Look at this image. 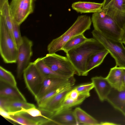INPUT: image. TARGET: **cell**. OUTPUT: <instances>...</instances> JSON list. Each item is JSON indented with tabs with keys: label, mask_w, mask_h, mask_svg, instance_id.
<instances>
[{
	"label": "cell",
	"mask_w": 125,
	"mask_h": 125,
	"mask_svg": "<svg viewBox=\"0 0 125 125\" xmlns=\"http://www.w3.org/2000/svg\"><path fill=\"white\" fill-rule=\"evenodd\" d=\"M19 112L25 113L33 117H42L50 120L52 122L51 119L45 115L41 110L38 108H37L36 107L28 109L22 108L20 110L16 112H13V113L14 114Z\"/></svg>",
	"instance_id": "cell-29"
},
{
	"label": "cell",
	"mask_w": 125,
	"mask_h": 125,
	"mask_svg": "<svg viewBox=\"0 0 125 125\" xmlns=\"http://www.w3.org/2000/svg\"><path fill=\"white\" fill-rule=\"evenodd\" d=\"M18 48L2 17H0V53L6 63L17 62Z\"/></svg>",
	"instance_id": "cell-4"
},
{
	"label": "cell",
	"mask_w": 125,
	"mask_h": 125,
	"mask_svg": "<svg viewBox=\"0 0 125 125\" xmlns=\"http://www.w3.org/2000/svg\"><path fill=\"white\" fill-rule=\"evenodd\" d=\"M75 82H73L64 84L47 93L37 101L38 108L43 107L49 101L58 93L73 87Z\"/></svg>",
	"instance_id": "cell-21"
},
{
	"label": "cell",
	"mask_w": 125,
	"mask_h": 125,
	"mask_svg": "<svg viewBox=\"0 0 125 125\" xmlns=\"http://www.w3.org/2000/svg\"><path fill=\"white\" fill-rule=\"evenodd\" d=\"M88 39V38L84 35V33L77 35L67 42L63 46L61 50L66 53L70 50L84 42Z\"/></svg>",
	"instance_id": "cell-26"
},
{
	"label": "cell",
	"mask_w": 125,
	"mask_h": 125,
	"mask_svg": "<svg viewBox=\"0 0 125 125\" xmlns=\"http://www.w3.org/2000/svg\"><path fill=\"white\" fill-rule=\"evenodd\" d=\"M75 81L74 76L70 77L53 76L42 79L41 85L35 96V100L37 101L47 93L64 84Z\"/></svg>",
	"instance_id": "cell-9"
},
{
	"label": "cell",
	"mask_w": 125,
	"mask_h": 125,
	"mask_svg": "<svg viewBox=\"0 0 125 125\" xmlns=\"http://www.w3.org/2000/svg\"><path fill=\"white\" fill-rule=\"evenodd\" d=\"M0 115L5 119L10 120L14 122V120L11 117L10 114L9 112L0 108Z\"/></svg>",
	"instance_id": "cell-33"
},
{
	"label": "cell",
	"mask_w": 125,
	"mask_h": 125,
	"mask_svg": "<svg viewBox=\"0 0 125 125\" xmlns=\"http://www.w3.org/2000/svg\"><path fill=\"white\" fill-rule=\"evenodd\" d=\"M0 82L14 87H17V83L12 73L2 66H0Z\"/></svg>",
	"instance_id": "cell-27"
},
{
	"label": "cell",
	"mask_w": 125,
	"mask_h": 125,
	"mask_svg": "<svg viewBox=\"0 0 125 125\" xmlns=\"http://www.w3.org/2000/svg\"><path fill=\"white\" fill-rule=\"evenodd\" d=\"M87 98L86 96L82 95H81L76 99H73L65 97L60 107L57 111L54 113L64 109L71 108L73 106L79 105L82 103Z\"/></svg>",
	"instance_id": "cell-28"
},
{
	"label": "cell",
	"mask_w": 125,
	"mask_h": 125,
	"mask_svg": "<svg viewBox=\"0 0 125 125\" xmlns=\"http://www.w3.org/2000/svg\"><path fill=\"white\" fill-rule=\"evenodd\" d=\"M14 122L23 125H45L47 120L43 117H33L24 113H17L10 115Z\"/></svg>",
	"instance_id": "cell-16"
},
{
	"label": "cell",
	"mask_w": 125,
	"mask_h": 125,
	"mask_svg": "<svg viewBox=\"0 0 125 125\" xmlns=\"http://www.w3.org/2000/svg\"><path fill=\"white\" fill-rule=\"evenodd\" d=\"M91 80L100 100L103 101L106 100L113 88L106 78L96 76L92 77Z\"/></svg>",
	"instance_id": "cell-13"
},
{
	"label": "cell",
	"mask_w": 125,
	"mask_h": 125,
	"mask_svg": "<svg viewBox=\"0 0 125 125\" xmlns=\"http://www.w3.org/2000/svg\"><path fill=\"white\" fill-rule=\"evenodd\" d=\"M92 33L93 38L100 42L114 59L116 65L125 67V48L123 43L109 38L94 30Z\"/></svg>",
	"instance_id": "cell-5"
},
{
	"label": "cell",
	"mask_w": 125,
	"mask_h": 125,
	"mask_svg": "<svg viewBox=\"0 0 125 125\" xmlns=\"http://www.w3.org/2000/svg\"><path fill=\"white\" fill-rule=\"evenodd\" d=\"M60 92L54 96L44 106L38 108L47 114H52L57 111L60 107L68 92L73 88Z\"/></svg>",
	"instance_id": "cell-17"
},
{
	"label": "cell",
	"mask_w": 125,
	"mask_h": 125,
	"mask_svg": "<svg viewBox=\"0 0 125 125\" xmlns=\"http://www.w3.org/2000/svg\"><path fill=\"white\" fill-rule=\"evenodd\" d=\"M73 112L78 125H100L97 120L79 107L75 108Z\"/></svg>",
	"instance_id": "cell-23"
},
{
	"label": "cell",
	"mask_w": 125,
	"mask_h": 125,
	"mask_svg": "<svg viewBox=\"0 0 125 125\" xmlns=\"http://www.w3.org/2000/svg\"><path fill=\"white\" fill-rule=\"evenodd\" d=\"M0 82L1 86L0 87V97L27 102L25 97L17 87H13Z\"/></svg>",
	"instance_id": "cell-18"
},
{
	"label": "cell",
	"mask_w": 125,
	"mask_h": 125,
	"mask_svg": "<svg viewBox=\"0 0 125 125\" xmlns=\"http://www.w3.org/2000/svg\"><path fill=\"white\" fill-rule=\"evenodd\" d=\"M81 95L73 87L68 92L65 97L73 99H76L78 98Z\"/></svg>",
	"instance_id": "cell-32"
},
{
	"label": "cell",
	"mask_w": 125,
	"mask_h": 125,
	"mask_svg": "<svg viewBox=\"0 0 125 125\" xmlns=\"http://www.w3.org/2000/svg\"><path fill=\"white\" fill-rule=\"evenodd\" d=\"M34 0H11L9 4L12 19L20 25L34 11Z\"/></svg>",
	"instance_id": "cell-7"
},
{
	"label": "cell",
	"mask_w": 125,
	"mask_h": 125,
	"mask_svg": "<svg viewBox=\"0 0 125 125\" xmlns=\"http://www.w3.org/2000/svg\"><path fill=\"white\" fill-rule=\"evenodd\" d=\"M123 6L124 10L125 11V0H123Z\"/></svg>",
	"instance_id": "cell-36"
},
{
	"label": "cell",
	"mask_w": 125,
	"mask_h": 125,
	"mask_svg": "<svg viewBox=\"0 0 125 125\" xmlns=\"http://www.w3.org/2000/svg\"><path fill=\"white\" fill-rule=\"evenodd\" d=\"M23 76L26 87L34 96L37 93L42 78L33 62H30L24 70Z\"/></svg>",
	"instance_id": "cell-10"
},
{
	"label": "cell",
	"mask_w": 125,
	"mask_h": 125,
	"mask_svg": "<svg viewBox=\"0 0 125 125\" xmlns=\"http://www.w3.org/2000/svg\"><path fill=\"white\" fill-rule=\"evenodd\" d=\"M109 53L108 51L105 49L94 54L90 57L86 65V73L87 75L90 71L102 63Z\"/></svg>",
	"instance_id": "cell-22"
},
{
	"label": "cell",
	"mask_w": 125,
	"mask_h": 125,
	"mask_svg": "<svg viewBox=\"0 0 125 125\" xmlns=\"http://www.w3.org/2000/svg\"><path fill=\"white\" fill-rule=\"evenodd\" d=\"M33 62L39 71L42 79L46 77L53 76L67 77L58 74L52 71L44 62L42 57L38 58Z\"/></svg>",
	"instance_id": "cell-25"
},
{
	"label": "cell",
	"mask_w": 125,
	"mask_h": 125,
	"mask_svg": "<svg viewBox=\"0 0 125 125\" xmlns=\"http://www.w3.org/2000/svg\"><path fill=\"white\" fill-rule=\"evenodd\" d=\"M103 3L90 2L79 1L73 3L72 9L81 13H95L102 8Z\"/></svg>",
	"instance_id": "cell-20"
},
{
	"label": "cell",
	"mask_w": 125,
	"mask_h": 125,
	"mask_svg": "<svg viewBox=\"0 0 125 125\" xmlns=\"http://www.w3.org/2000/svg\"><path fill=\"white\" fill-rule=\"evenodd\" d=\"M33 42L27 37H22V42L18 48L17 59V78L20 79L24 70L30 63L33 54Z\"/></svg>",
	"instance_id": "cell-8"
},
{
	"label": "cell",
	"mask_w": 125,
	"mask_h": 125,
	"mask_svg": "<svg viewBox=\"0 0 125 125\" xmlns=\"http://www.w3.org/2000/svg\"><path fill=\"white\" fill-rule=\"evenodd\" d=\"M112 88L119 91L124 89L122 67L116 65L111 68L106 77Z\"/></svg>",
	"instance_id": "cell-19"
},
{
	"label": "cell",
	"mask_w": 125,
	"mask_h": 125,
	"mask_svg": "<svg viewBox=\"0 0 125 125\" xmlns=\"http://www.w3.org/2000/svg\"><path fill=\"white\" fill-rule=\"evenodd\" d=\"M12 20V36L18 48L21 44L22 42V37L21 36L20 31V25L18 24L14 20Z\"/></svg>",
	"instance_id": "cell-31"
},
{
	"label": "cell",
	"mask_w": 125,
	"mask_h": 125,
	"mask_svg": "<svg viewBox=\"0 0 125 125\" xmlns=\"http://www.w3.org/2000/svg\"><path fill=\"white\" fill-rule=\"evenodd\" d=\"M102 9L111 17L122 29L125 24L123 0H104Z\"/></svg>",
	"instance_id": "cell-11"
},
{
	"label": "cell",
	"mask_w": 125,
	"mask_h": 125,
	"mask_svg": "<svg viewBox=\"0 0 125 125\" xmlns=\"http://www.w3.org/2000/svg\"><path fill=\"white\" fill-rule=\"evenodd\" d=\"M42 57L44 62L52 71L62 76L70 77L76 73L73 66L67 56L54 53H48Z\"/></svg>",
	"instance_id": "cell-6"
},
{
	"label": "cell",
	"mask_w": 125,
	"mask_h": 125,
	"mask_svg": "<svg viewBox=\"0 0 125 125\" xmlns=\"http://www.w3.org/2000/svg\"><path fill=\"white\" fill-rule=\"evenodd\" d=\"M0 15L3 18L8 29L13 37V20L8 0H0Z\"/></svg>",
	"instance_id": "cell-24"
},
{
	"label": "cell",
	"mask_w": 125,
	"mask_h": 125,
	"mask_svg": "<svg viewBox=\"0 0 125 125\" xmlns=\"http://www.w3.org/2000/svg\"><path fill=\"white\" fill-rule=\"evenodd\" d=\"M120 41L125 44V24L122 29Z\"/></svg>",
	"instance_id": "cell-34"
},
{
	"label": "cell",
	"mask_w": 125,
	"mask_h": 125,
	"mask_svg": "<svg viewBox=\"0 0 125 125\" xmlns=\"http://www.w3.org/2000/svg\"><path fill=\"white\" fill-rule=\"evenodd\" d=\"M34 107H36L34 104L27 102L0 97V108L8 112H16L22 108L28 109Z\"/></svg>",
	"instance_id": "cell-14"
},
{
	"label": "cell",
	"mask_w": 125,
	"mask_h": 125,
	"mask_svg": "<svg viewBox=\"0 0 125 125\" xmlns=\"http://www.w3.org/2000/svg\"><path fill=\"white\" fill-rule=\"evenodd\" d=\"M106 100L125 116V90L119 91L113 88Z\"/></svg>",
	"instance_id": "cell-15"
},
{
	"label": "cell",
	"mask_w": 125,
	"mask_h": 125,
	"mask_svg": "<svg viewBox=\"0 0 125 125\" xmlns=\"http://www.w3.org/2000/svg\"><path fill=\"white\" fill-rule=\"evenodd\" d=\"M74 88L80 94L85 96L87 98L90 96V91L94 88V85L92 82L80 84Z\"/></svg>",
	"instance_id": "cell-30"
},
{
	"label": "cell",
	"mask_w": 125,
	"mask_h": 125,
	"mask_svg": "<svg viewBox=\"0 0 125 125\" xmlns=\"http://www.w3.org/2000/svg\"><path fill=\"white\" fill-rule=\"evenodd\" d=\"M105 49L94 38H91L66 53L79 76H86V67L87 61L94 54Z\"/></svg>",
	"instance_id": "cell-1"
},
{
	"label": "cell",
	"mask_w": 125,
	"mask_h": 125,
	"mask_svg": "<svg viewBox=\"0 0 125 125\" xmlns=\"http://www.w3.org/2000/svg\"><path fill=\"white\" fill-rule=\"evenodd\" d=\"M91 19L94 30L109 38L120 41L122 29L102 9L94 13Z\"/></svg>",
	"instance_id": "cell-3"
},
{
	"label": "cell",
	"mask_w": 125,
	"mask_h": 125,
	"mask_svg": "<svg viewBox=\"0 0 125 125\" xmlns=\"http://www.w3.org/2000/svg\"><path fill=\"white\" fill-rule=\"evenodd\" d=\"M123 70V84L124 89L125 90V67H122Z\"/></svg>",
	"instance_id": "cell-35"
},
{
	"label": "cell",
	"mask_w": 125,
	"mask_h": 125,
	"mask_svg": "<svg viewBox=\"0 0 125 125\" xmlns=\"http://www.w3.org/2000/svg\"><path fill=\"white\" fill-rule=\"evenodd\" d=\"M52 125H78L73 111L71 108L54 113L50 117Z\"/></svg>",
	"instance_id": "cell-12"
},
{
	"label": "cell",
	"mask_w": 125,
	"mask_h": 125,
	"mask_svg": "<svg viewBox=\"0 0 125 125\" xmlns=\"http://www.w3.org/2000/svg\"><path fill=\"white\" fill-rule=\"evenodd\" d=\"M92 22L91 18L90 16L86 15L78 16L74 23L64 33L52 40L49 44L47 47L48 53H56L61 50L65 44L72 38L84 33L89 30Z\"/></svg>",
	"instance_id": "cell-2"
}]
</instances>
